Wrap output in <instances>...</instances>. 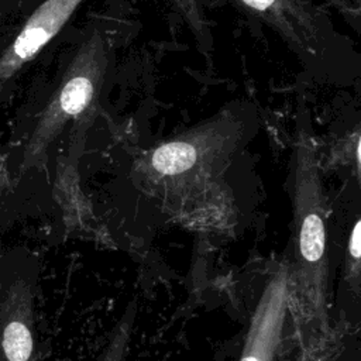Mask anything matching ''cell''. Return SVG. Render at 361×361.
<instances>
[{
    "label": "cell",
    "mask_w": 361,
    "mask_h": 361,
    "mask_svg": "<svg viewBox=\"0 0 361 361\" xmlns=\"http://www.w3.org/2000/svg\"><path fill=\"white\" fill-rule=\"evenodd\" d=\"M292 206L283 341L290 344L293 361H338L340 334L330 313L326 197L316 149L306 131H300L295 147Z\"/></svg>",
    "instance_id": "obj_1"
},
{
    "label": "cell",
    "mask_w": 361,
    "mask_h": 361,
    "mask_svg": "<svg viewBox=\"0 0 361 361\" xmlns=\"http://www.w3.org/2000/svg\"><path fill=\"white\" fill-rule=\"evenodd\" d=\"M173 1L176 3L178 8L183 14V17L190 24V27L196 32H202L203 31V16L200 11L199 0H173Z\"/></svg>",
    "instance_id": "obj_10"
},
{
    "label": "cell",
    "mask_w": 361,
    "mask_h": 361,
    "mask_svg": "<svg viewBox=\"0 0 361 361\" xmlns=\"http://www.w3.org/2000/svg\"><path fill=\"white\" fill-rule=\"evenodd\" d=\"M137 316V302L131 300L121 317L116 323L113 331L110 333L109 341L102 353L99 361H126L127 351L130 347L133 329Z\"/></svg>",
    "instance_id": "obj_9"
},
{
    "label": "cell",
    "mask_w": 361,
    "mask_h": 361,
    "mask_svg": "<svg viewBox=\"0 0 361 361\" xmlns=\"http://www.w3.org/2000/svg\"><path fill=\"white\" fill-rule=\"evenodd\" d=\"M327 1H330L331 4H334L340 10H344V8L348 7V0H327Z\"/></svg>",
    "instance_id": "obj_12"
},
{
    "label": "cell",
    "mask_w": 361,
    "mask_h": 361,
    "mask_svg": "<svg viewBox=\"0 0 361 361\" xmlns=\"http://www.w3.org/2000/svg\"><path fill=\"white\" fill-rule=\"evenodd\" d=\"M0 361H38L32 290L23 279L0 298Z\"/></svg>",
    "instance_id": "obj_6"
},
{
    "label": "cell",
    "mask_w": 361,
    "mask_h": 361,
    "mask_svg": "<svg viewBox=\"0 0 361 361\" xmlns=\"http://www.w3.org/2000/svg\"><path fill=\"white\" fill-rule=\"evenodd\" d=\"M223 358H224V355L220 354V357H216V358H213L212 361H223Z\"/></svg>",
    "instance_id": "obj_13"
},
{
    "label": "cell",
    "mask_w": 361,
    "mask_h": 361,
    "mask_svg": "<svg viewBox=\"0 0 361 361\" xmlns=\"http://www.w3.org/2000/svg\"><path fill=\"white\" fill-rule=\"evenodd\" d=\"M289 303V269L282 262L257 302L240 361H276L282 347Z\"/></svg>",
    "instance_id": "obj_4"
},
{
    "label": "cell",
    "mask_w": 361,
    "mask_h": 361,
    "mask_svg": "<svg viewBox=\"0 0 361 361\" xmlns=\"http://www.w3.org/2000/svg\"><path fill=\"white\" fill-rule=\"evenodd\" d=\"M355 166H357V179L361 185V134H360L358 144H357V151H355Z\"/></svg>",
    "instance_id": "obj_11"
},
{
    "label": "cell",
    "mask_w": 361,
    "mask_h": 361,
    "mask_svg": "<svg viewBox=\"0 0 361 361\" xmlns=\"http://www.w3.org/2000/svg\"><path fill=\"white\" fill-rule=\"evenodd\" d=\"M80 0H47L30 17L10 49L0 59V79L16 72L68 21Z\"/></svg>",
    "instance_id": "obj_7"
},
{
    "label": "cell",
    "mask_w": 361,
    "mask_h": 361,
    "mask_svg": "<svg viewBox=\"0 0 361 361\" xmlns=\"http://www.w3.org/2000/svg\"><path fill=\"white\" fill-rule=\"evenodd\" d=\"M102 56L97 55L93 44H87L75 58L28 141L24 155L25 165H30L48 147L71 118L79 117L90 107L102 83L104 69Z\"/></svg>",
    "instance_id": "obj_3"
},
{
    "label": "cell",
    "mask_w": 361,
    "mask_h": 361,
    "mask_svg": "<svg viewBox=\"0 0 361 361\" xmlns=\"http://www.w3.org/2000/svg\"><path fill=\"white\" fill-rule=\"evenodd\" d=\"M276 30L298 51L317 55L324 44V24L306 0H238Z\"/></svg>",
    "instance_id": "obj_5"
},
{
    "label": "cell",
    "mask_w": 361,
    "mask_h": 361,
    "mask_svg": "<svg viewBox=\"0 0 361 361\" xmlns=\"http://www.w3.org/2000/svg\"><path fill=\"white\" fill-rule=\"evenodd\" d=\"M243 121L230 111L199 124L151 149L140 164L144 186L159 196L180 226L224 231L235 220L226 180L243 140Z\"/></svg>",
    "instance_id": "obj_2"
},
{
    "label": "cell",
    "mask_w": 361,
    "mask_h": 361,
    "mask_svg": "<svg viewBox=\"0 0 361 361\" xmlns=\"http://www.w3.org/2000/svg\"><path fill=\"white\" fill-rule=\"evenodd\" d=\"M337 302L340 323L354 327V307H361V213L348 235Z\"/></svg>",
    "instance_id": "obj_8"
}]
</instances>
